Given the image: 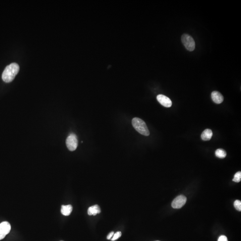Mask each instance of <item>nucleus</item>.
Instances as JSON below:
<instances>
[{
  "mask_svg": "<svg viewBox=\"0 0 241 241\" xmlns=\"http://www.w3.org/2000/svg\"><path fill=\"white\" fill-rule=\"evenodd\" d=\"M235 208L239 211H241V202L239 200H236L234 202Z\"/></svg>",
  "mask_w": 241,
  "mask_h": 241,
  "instance_id": "14",
  "label": "nucleus"
},
{
  "mask_svg": "<svg viewBox=\"0 0 241 241\" xmlns=\"http://www.w3.org/2000/svg\"><path fill=\"white\" fill-rule=\"evenodd\" d=\"M121 235H122V233L121 232H117L115 234H114L113 237L111 239V240L113 241L116 240L121 237Z\"/></svg>",
  "mask_w": 241,
  "mask_h": 241,
  "instance_id": "15",
  "label": "nucleus"
},
{
  "mask_svg": "<svg viewBox=\"0 0 241 241\" xmlns=\"http://www.w3.org/2000/svg\"><path fill=\"white\" fill-rule=\"evenodd\" d=\"M228 241L227 238L226 236L224 235H221L218 239V241Z\"/></svg>",
  "mask_w": 241,
  "mask_h": 241,
  "instance_id": "16",
  "label": "nucleus"
},
{
  "mask_svg": "<svg viewBox=\"0 0 241 241\" xmlns=\"http://www.w3.org/2000/svg\"><path fill=\"white\" fill-rule=\"evenodd\" d=\"M215 154L216 157L219 158H225L226 156V151L222 149H218L216 150Z\"/></svg>",
  "mask_w": 241,
  "mask_h": 241,
  "instance_id": "12",
  "label": "nucleus"
},
{
  "mask_svg": "<svg viewBox=\"0 0 241 241\" xmlns=\"http://www.w3.org/2000/svg\"><path fill=\"white\" fill-rule=\"evenodd\" d=\"M114 234V232H111L107 236V239H111L113 237Z\"/></svg>",
  "mask_w": 241,
  "mask_h": 241,
  "instance_id": "17",
  "label": "nucleus"
},
{
  "mask_svg": "<svg viewBox=\"0 0 241 241\" xmlns=\"http://www.w3.org/2000/svg\"><path fill=\"white\" fill-rule=\"evenodd\" d=\"M158 101L161 105L165 107H170L172 105V102L170 99L162 94H159L157 96Z\"/></svg>",
  "mask_w": 241,
  "mask_h": 241,
  "instance_id": "7",
  "label": "nucleus"
},
{
  "mask_svg": "<svg viewBox=\"0 0 241 241\" xmlns=\"http://www.w3.org/2000/svg\"></svg>",
  "mask_w": 241,
  "mask_h": 241,
  "instance_id": "18",
  "label": "nucleus"
},
{
  "mask_svg": "<svg viewBox=\"0 0 241 241\" xmlns=\"http://www.w3.org/2000/svg\"><path fill=\"white\" fill-rule=\"evenodd\" d=\"M19 71V66L16 63H12L6 67L2 75V79L4 82H12Z\"/></svg>",
  "mask_w": 241,
  "mask_h": 241,
  "instance_id": "1",
  "label": "nucleus"
},
{
  "mask_svg": "<svg viewBox=\"0 0 241 241\" xmlns=\"http://www.w3.org/2000/svg\"><path fill=\"white\" fill-rule=\"evenodd\" d=\"M132 124L135 130L141 135L149 136L150 132L146 123L143 120L138 118H135L132 119Z\"/></svg>",
  "mask_w": 241,
  "mask_h": 241,
  "instance_id": "2",
  "label": "nucleus"
},
{
  "mask_svg": "<svg viewBox=\"0 0 241 241\" xmlns=\"http://www.w3.org/2000/svg\"><path fill=\"white\" fill-rule=\"evenodd\" d=\"M212 132L210 129H206L201 135V138L204 141H209L212 138Z\"/></svg>",
  "mask_w": 241,
  "mask_h": 241,
  "instance_id": "10",
  "label": "nucleus"
},
{
  "mask_svg": "<svg viewBox=\"0 0 241 241\" xmlns=\"http://www.w3.org/2000/svg\"><path fill=\"white\" fill-rule=\"evenodd\" d=\"M11 230V225L7 221H3L0 224V240L5 238Z\"/></svg>",
  "mask_w": 241,
  "mask_h": 241,
  "instance_id": "6",
  "label": "nucleus"
},
{
  "mask_svg": "<svg viewBox=\"0 0 241 241\" xmlns=\"http://www.w3.org/2000/svg\"><path fill=\"white\" fill-rule=\"evenodd\" d=\"M187 198L184 195H180L176 197L172 203V206L174 208H182L185 204Z\"/></svg>",
  "mask_w": 241,
  "mask_h": 241,
  "instance_id": "5",
  "label": "nucleus"
},
{
  "mask_svg": "<svg viewBox=\"0 0 241 241\" xmlns=\"http://www.w3.org/2000/svg\"><path fill=\"white\" fill-rule=\"evenodd\" d=\"M72 211H73V206L71 205H63L62 206L61 212L63 215L66 216H69L71 214Z\"/></svg>",
  "mask_w": 241,
  "mask_h": 241,
  "instance_id": "11",
  "label": "nucleus"
},
{
  "mask_svg": "<svg viewBox=\"0 0 241 241\" xmlns=\"http://www.w3.org/2000/svg\"><path fill=\"white\" fill-rule=\"evenodd\" d=\"M181 40L183 44L188 51H192L194 50L195 48V42L192 37L185 33L182 36Z\"/></svg>",
  "mask_w": 241,
  "mask_h": 241,
  "instance_id": "3",
  "label": "nucleus"
},
{
  "mask_svg": "<svg viewBox=\"0 0 241 241\" xmlns=\"http://www.w3.org/2000/svg\"><path fill=\"white\" fill-rule=\"evenodd\" d=\"M241 172H238L234 176L233 181L235 182L239 183L241 181Z\"/></svg>",
  "mask_w": 241,
  "mask_h": 241,
  "instance_id": "13",
  "label": "nucleus"
},
{
  "mask_svg": "<svg viewBox=\"0 0 241 241\" xmlns=\"http://www.w3.org/2000/svg\"><path fill=\"white\" fill-rule=\"evenodd\" d=\"M211 97L213 102L216 104H221L223 102L224 97L222 94L218 91H213L211 94Z\"/></svg>",
  "mask_w": 241,
  "mask_h": 241,
  "instance_id": "8",
  "label": "nucleus"
},
{
  "mask_svg": "<svg viewBox=\"0 0 241 241\" xmlns=\"http://www.w3.org/2000/svg\"><path fill=\"white\" fill-rule=\"evenodd\" d=\"M100 212H101V209L98 205H93L88 208V215L90 216L96 215Z\"/></svg>",
  "mask_w": 241,
  "mask_h": 241,
  "instance_id": "9",
  "label": "nucleus"
},
{
  "mask_svg": "<svg viewBox=\"0 0 241 241\" xmlns=\"http://www.w3.org/2000/svg\"><path fill=\"white\" fill-rule=\"evenodd\" d=\"M66 143L67 147L70 151L76 150L78 146L77 136L74 134H70L66 139Z\"/></svg>",
  "mask_w": 241,
  "mask_h": 241,
  "instance_id": "4",
  "label": "nucleus"
}]
</instances>
